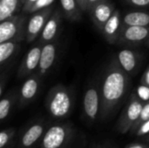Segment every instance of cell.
Returning <instances> with one entry per match:
<instances>
[{
	"label": "cell",
	"mask_w": 149,
	"mask_h": 148,
	"mask_svg": "<svg viewBox=\"0 0 149 148\" xmlns=\"http://www.w3.org/2000/svg\"><path fill=\"white\" fill-rule=\"evenodd\" d=\"M148 41H149V39H148Z\"/></svg>",
	"instance_id": "obj_37"
},
{
	"label": "cell",
	"mask_w": 149,
	"mask_h": 148,
	"mask_svg": "<svg viewBox=\"0 0 149 148\" xmlns=\"http://www.w3.org/2000/svg\"><path fill=\"white\" fill-rule=\"evenodd\" d=\"M141 85H145V86H148L149 87V66L148 67L147 71L144 72V74L142 75L141 77Z\"/></svg>",
	"instance_id": "obj_30"
},
{
	"label": "cell",
	"mask_w": 149,
	"mask_h": 148,
	"mask_svg": "<svg viewBox=\"0 0 149 148\" xmlns=\"http://www.w3.org/2000/svg\"><path fill=\"white\" fill-rule=\"evenodd\" d=\"M115 10V5L109 0L95 4L87 12L89 13L95 27L100 31L104 24L111 17Z\"/></svg>",
	"instance_id": "obj_14"
},
{
	"label": "cell",
	"mask_w": 149,
	"mask_h": 148,
	"mask_svg": "<svg viewBox=\"0 0 149 148\" xmlns=\"http://www.w3.org/2000/svg\"><path fill=\"white\" fill-rule=\"evenodd\" d=\"M78 3H79V4L80 5L82 10H83V11H84V10L86 11V3H85V0H78Z\"/></svg>",
	"instance_id": "obj_32"
},
{
	"label": "cell",
	"mask_w": 149,
	"mask_h": 148,
	"mask_svg": "<svg viewBox=\"0 0 149 148\" xmlns=\"http://www.w3.org/2000/svg\"><path fill=\"white\" fill-rule=\"evenodd\" d=\"M17 129L14 127H10L3 129L0 133V148H9L16 136Z\"/></svg>",
	"instance_id": "obj_22"
},
{
	"label": "cell",
	"mask_w": 149,
	"mask_h": 148,
	"mask_svg": "<svg viewBox=\"0 0 149 148\" xmlns=\"http://www.w3.org/2000/svg\"><path fill=\"white\" fill-rule=\"evenodd\" d=\"M48 126L46 121L44 120H37L28 124L18 136L17 148H34L38 147Z\"/></svg>",
	"instance_id": "obj_6"
},
{
	"label": "cell",
	"mask_w": 149,
	"mask_h": 148,
	"mask_svg": "<svg viewBox=\"0 0 149 148\" xmlns=\"http://www.w3.org/2000/svg\"><path fill=\"white\" fill-rule=\"evenodd\" d=\"M149 133V120L141 125V126L138 128L136 133H134L137 137H142L146 136Z\"/></svg>",
	"instance_id": "obj_26"
},
{
	"label": "cell",
	"mask_w": 149,
	"mask_h": 148,
	"mask_svg": "<svg viewBox=\"0 0 149 148\" xmlns=\"http://www.w3.org/2000/svg\"><path fill=\"white\" fill-rule=\"evenodd\" d=\"M125 148H149V145L143 143H132Z\"/></svg>",
	"instance_id": "obj_31"
},
{
	"label": "cell",
	"mask_w": 149,
	"mask_h": 148,
	"mask_svg": "<svg viewBox=\"0 0 149 148\" xmlns=\"http://www.w3.org/2000/svg\"><path fill=\"white\" fill-rule=\"evenodd\" d=\"M58 50L59 43L58 39L42 45L39 65L36 72L42 79L46 76V74L52 70V66L54 65L58 58Z\"/></svg>",
	"instance_id": "obj_12"
},
{
	"label": "cell",
	"mask_w": 149,
	"mask_h": 148,
	"mask_svg": "<svg viewBox=\"0 0 149 148\" xmlns=\"http://www.w3.org/2000/svg\"><path fill=\"white\" fill-rule=\"evenodd\" d=\"M149 120V100L145 102L144 106L141 110V115L139 117V119L137 120V121L135 122V124L133 126V127L130 130V133L131 134H134L136 133V131L138 130V128L141 126V124H143L144 122H146L147 120Z\"/></svg>",
	"instance_id": "obj_23"
},
{
	"label": "cell",
	"mask_w": 149,
	"mask_h": 148,
	"mask_svg": "<svg viewBox=\"0 0 149 148\" xmlns=\"http://www.w3.org/2000/svg\"><path fill=\"white\" fill-rule=\"evenodd\" d=\"M147 43H148V45H149V41H148V42H147Z\"/></svg>",
	"instance_id": "obj_36"
},
{
	"label": "cell",
	"mask_w": 149,
	"mask_h": 148,
	"mask_svg": "<svg viewBox=\"0 0 149 148\" xmlns=\"http://www.w3.org/2000/svg\"><path fill=\"white\" fill-rule=\"evenodd\" d=\"M23 6L20 0H0V22L18 14Z\"/></svg>",
	"instance_id": "obj_21"
},
{
	"label": "cell",
	"mask_w": 149,
	"mask_h": 148,
	"mask_svg": "<svg viewBox=\"0 0 149 148\" xmlns=\"http://www.w3.org/2000/svg\"><path fill=\"white\" fill-rule=\"evenodd\" d=\"M37 1H38V0H25V3H24V6H23V10H22L23 13L28 14L29 10L31 9V6L34 4V3L37 2Z\"/></svg>",
	"instance_id": "obj_29"
},
{
	"label": "cell",
	"mask_w": 149,
	"mask_h": 148,
	"mask_svg": "<svg viewBox=\"0 0 149 148\" xmlns=\"http://www.w3.org/2000/svg\"><path fill=\"white\" fill-rule=\"evenodd\" d=\"M145 140H146V141H148V142L149 143V133L147 135V137L145 138Z\"/></svg>",
	"instance_id": "obj_34"
},
{
	"label": "cell",
	"mask_w": 149,
	"mask_h": 148,
	"mask_svg": "<svg viewBox=\"0 0 149 148\" xmlns=\"http://www.w3.org/2000/svg\"><path fill=\"white\" fill-rule=\"evenodd\" d=\"M122 26V15L120 11L116 9L111 17L104 24L100 32L109 44H116L119 41Z\"/></svg>",
	"instance_id": "obj_15"
},
{
	"label": "cell",
	"mask_w": 149,
	"mask_h": 148,
	"mask_svg": "<svg viewBox=\"0 0 149 148\" xmlns=\"http://www.w3.org/2000/svg\"><path fill=\"white\" fill-rule=\"evenodd\" d=\"M64 17L71 22H78L81 19L82 9L78 0H59Z\"/></svg>",
	"instance_id": "obj_18"
},
{
	"label": "cell",
	"mask_w": 149,
	"mask_h": 148,
	"mask_svg": "<svg viewBox=\"0 0 149 148\" xmlns=\"http://www.w3.org/2000/svg\"><path fill=\"white\" fill-rule=\"evenodd\" d=\"M55 1L56 0H38L37 2L34 3V4L29 10L28 15H30V14L37 11V10H42L44 8H46V7L52 5Z\"/></svg>",
	"instance_id": "obj_24"
},
{
	"label": "cell",
	"mask_w": 149,
	"mask_h": 148,
	"mask_svg": "<svg viewBox=\"0 0 149 148\" xmlns=\"http://www.w3.org/2000/svg\"><path fill=\"white\" fill-rule=\"evenodd\" d=\"M42 51V44H37L32 46L29 51L24 57L17 72V78L18 79H23L28 78L31 74L35 73L38 68L40 56Z\"/></svg>",
	"instance_id": "obj_10"
},
{
	"label": "cell",
	"mask_w": 149,
	"mask_h": 148,
	"mask_svg": "<svg viewBox=\"0 0 149 148\" xmlns=\"http://www.w3.org/2000/svg\"><path fill=\"white\" fill-rule=\"evenodd\" d=\"M117 58L122 69L130 76L135 75L141 66V55L130 49H123L117 53Z\"/></svg>",
	"instance_id": "obj_16"
},
{
	"label": "cell",
	"mask_w": 149,
	"mask_h": 148,
	"mask_svg": "<svg viewBox=\"0 0 149 148\" xmlns=\"http://www.w3.org/2000/svg\"><path fill=\"white\" fill-rule=\"evenodd\" d=\"M63 12L61 9H56L53 10L50 18L45 25V28L38 38V44H45L58 38L59 33L62 28Z\"/></svg>",
	"instance_id": "obj_11"
},
{
	"label": "cell",
	"mask_w": 149,
	"mask_h": 148,
	"mask_svg": "<svg viewBox=\"0 0 149 148\" xmlns=\"http://www.w3.org/2000/svg\"><path fill=\"white\" fill-rule=\"evenodd\" d=\"M122 22L125 25L149 26V12L145 10H134L122 16Z\"/></svg>",
	"instance_id": "obj_20"
},
{
	"label": "cell",
	"mask_w": 149,
	"mask_h": 148,
	"mask_svg": "<svg viewBox=\"0 0 149 148\" xmlns=\"http://www.w3.org/2000/svg\"><path fill=\"white\" fill-rule=\"evenodd\" d=\"M21 47V43L15 41H6L0 43V67L2 72L9 67Z\"/></svg>",
	"instance_id": "obj_17"
},
{
	"label": "cell",
	"mask_w": 149,
	"mask_h": 148,
	"mask_svg": "<svg viewBox=\"0 0 149 148\" xmlns=\"http://www.w3.org/2000/svg\"><path fill=\"white\" fill-rule=\"evenodd\" d=\"M130 87V75L120 66L117 56L108 63L100 83V112L99 118H110L124 100Z\"/></svg>",
	"instance_id": "obj_1"
},
{
	"label": "cell",
	"mask_w": 149,
	"mask_h": 148,
	"mask_svg": "<svg viewBox=\"0 0 149 148\" xmlns=\"http://www.w3.org/2000/svg\"><path fill=\"white\" fill-rule=\"evenodd\" d=\"M54 10L55 7L52 4L49 7L44 8L30 14L31 17H29L26 25L25 41L27 43H32L38 38H39L45 28V24L47 23Z\"/></svg>",
	"instance_id": "obj_7"
},
{
	"label": "cell",
	"mask_w": 149,
	"mask_h": 148,
	"mask_svg": "<svg viewBox=\"0 0 149 148\" xmlns=\"http://www.w3.org/2000/svg\"><path fill=\"white\" fill-rule=\"evenodd\" d=\"M42 81L43 79L37 72L26 78L18 91V100L17 106L19 109L26 107L37 98L40 91Z\"/></svg>",
	"instance_id": "obj_9"
},
{
	"label": "cell",
	"mask_w": 149,
	"mask_h": 148,
	"mask_svg": "<svg viewBox=\"0 0 149 148\" xmlns=\"http://www.w3.org/2000/svg\"><path fill=\"white\" fill-rule=\"evenodd\" d=\"M83 112L89 122H94L100 112V89L95 84L87 86L83 97Z\"/></svg>",
	"instance_id": "obj_8"
},
{
	"label": "cell",
	"mask_w": 149,
	"mask_h": 148,
	"mask_svg": "<svg viewBox=\"0 0 149 148\" xmlns=\"http://www.w3.org/2000/svg\"><path fill=\"white\" fill-rule=\"evenodd\" d=\"M105 1H109V0H85L86 3V11H88L93 6H94L97 3L105 2Z\"/></svg>",
	"instance_id": "obj_28"
},
{
	"label": "cell",
	"mask_w": 149,
	"mask_h": 148,
	"mask_svg": "<svg viewBox=\"0 0 149 148\" xmlns=\"http://www.w3.org/2000/svg\"><path fill=\"white\" fill-rule=\"evenodd\" d=\"M145 101L139 97L136 92L131 93L127 103L116 124V130L120 133L124 134L130 132L131 128L139 119Z\"/></svg>",
	"instance_id": "obj_5"
},
{
	"label": "cell",
	"mask_w": 149,
	"mask_h": 148,
	"mask_svg": "<svg viewBox=\"0 0 149 148\" xmlns=\"http://www.w3.org/2000/svg\"><path fill=\"white\" fill-rule=\"evenodd\" d=\"M149 39V26H135L123 24L118 43L137 44Z\"/></svg>",
	"instance_id": "obj_13"
},
{
	"label": "cell",
	"mask_w": 149,
	"mask_h": 148,
	"mask_svg": "<svg viewBox=\"0 0 149 148\" xmlns=\"http://www.w3.org/2000/svg\"><path fill=\"white\" fill-rule=\"evenodd\" d=\"M93 148H110V147H105V146H97V147H94Z\"/></svg>",
	"instance_id": "obj_33"
},
{
	"label": "cell",
	"mask_w": 149,
	"mask_h": 148,
	"mask_svg": "<svg viewBox=\"0 0 149 148\" xmlns=\"http://www.w3.org/2000/svg\"><path fill=\"white\" fill-rule=\"evenodd\" d=\"M74 92L62 84L52 86L46 97L45 106L49 115L55 120H64L70 116L74 107Z\"/></svg>",
	"instance_id": "obj_2"
},
{
	"label": "cell",
	"mask_w": 149,
	"mask_h": 148,
	"mask_svg": "<svg viewBox=\"0 0 149 148\" xmlns=\"http://www.w3.org/2000/svg\"><path fill=\"white\" fill-rule=\"evenodd\" d=\"M6 85H7V73H5V72H2L0 76V97L3 96Z\"/></svg>",
	"instance_id": "obj_27"
},
{
	"label": "cell",
	"mask_w": 149,
	"mask_h": 148,
	"mask_svg": "<svg viewBox=\"0 0 149 148\" xmlns=\"http://www.w3.org/2000/svg\"><path fill=\"white\" fill-rule=\"evenodd\" d=\"M75 135L71 122L56 123L47 127L37 148H68Z\"/></svg>",
	"instance_id": "obj_3"
},
{
	"label": "cell",
	"mask_w": 149,
	"mask_h": 148,
	"mask_svg": "<svg viewBox=\"0 0 149 148\" xmlns=\"http://www.w3.org/2000/svg\"><path fill=\"white\" fill-rule=\"evenodd\" d=\"M28 14H16L0 24V43L15 41L21 43L25 40Z\"/></svg>",
	"instance_id": "obj_4"
},
{
	"label": "cell",
	"mask_w": 149,
	"mask_h": 148,
	"mask_svg": "<svg viewBox=\"0 0 149 148\" xmlns=\"http://www.w3.org/2000/svg\"><path fill=\"white\" fill-rule=\"evenodd\" d=\"M18 92L16 90H10V92L3 94L0 100V120H6L14 106L17 104Z\"/></svg>",
	"instance_id": "obj_19"
},
{
	"label": "cell",
	"mask_w": 149,
	"mask_h": 148,
	"mask_svg": "<svg viewBox=\"0 0 149 148\" xmlns=\"http://www.w3.org/2000/svg\"><path fill=\"white\" fill-rule=\"evenodd\" d=\"M125 3L134 8H147L149 7V0H123Z\"/></svg>",
	"instance_id": "obj_25"
},
{
	"label": "cell",
	"mask_w": 149,
	"mask_h": 148,
	"mask_svg": "<svg viewBox=\"0 0 149 148\" xmlns=\"http://www.w3.org/2000/svg\"><path fill=\"white\" fill-rule=\"evenodd\" d=\"M20 1H21V3H23V5H24V3H25V0H20Z\"/></svg>",
	"instance_id": "obj_35"
}]
</instances>
